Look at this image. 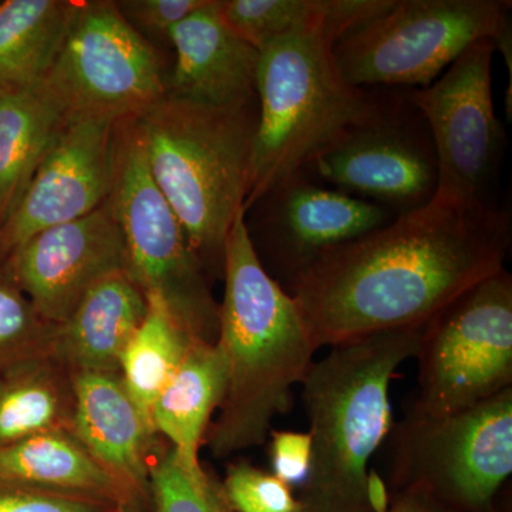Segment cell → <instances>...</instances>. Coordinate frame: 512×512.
Returning a JSON list of instances; mask_svg holds the SVG:
<instances>
[{
	"instance_id": "obj_1",
	"label": "cell",
	"mask_w": 512,
	"mask_h": 512,
	"mask_svg": "<svg viewBox=\"0 0 512 512\" xmlns=\"http://www.w3.org/2000/svg\"><path fill=\"white\" fill-rule=\"evenodd\" d=\"M510 212L431 201L329 249L291 293L316 349L417 328L505 268Z\"/></svg>"
},
{
	"instance_id": "obj_2",
	"label": "cell",
	"mask_w": 512,
	"mask_h": 512,
	"mask_svg": "<svg viewBox=\"0 0 512 512\" xmlns=\"http://www.w3.org/2000/svg\"><path fill=\"white\" fill-rule=\"evenodd\" d=\"M220 346L227 390L204 443L217 458L261 446L278 414L293 406L316 349L291 293L265 271L249 237L245 211L225 244Z\"/></svg>"
},
{
	"instance_id": "obj_3",
	"label": "cell",
	"mask_w": 512,
	"mask_h": 512,
	"mask_svg": "<svg viewBox=\"0 0 512 512\" xmlns=\"http://www.w3.org/2000/svg\"><path fill=\"white\" fill-rule=\"evenodd\" d=\"M421 330L375 333L332 346L302 380L312 454L301 512H372L370 460L393 429L390 383L416 356Z\"/></svg>"
},
{
	"instance_id": "obj_4",
	"label": "cell",
	"mask_w": 512,
	"mask_h": 512,
	"mask_svg": "<svg viewBox=\"0 0 512 512\" xmlns=\"http://www.w3.org/2000/svg\"><path fill=\"white\" fill-rule=\"evenodd\" d=\"M258 99L215 107L165 96L137 117L148 170L208 275L224 274L225 244L245 211Z\"/></svg>"
},
{
	"instance_id": "obj_5",
	"label": "cell",
	"mask_w": 512,
	"mask_h": 512,
	"mask_svg": "<svg viewBox=\"0 0 512 512\" xmlns=\"http://www.w3.org/2000/svg\"><path fill=\"white\" fill-rule=\"evenodd\" d=\"M333 46L335 40L322 29H309L261 50L258 126L245 211L276 184L305 171L382 106L389 89H363L346 82Z\"/></svg>"
},
{
	"instance_id": "obj_6",
	"label": "cell",
	"mask_w": 512,
	"mask_h": 512,
	"mask_svg": "<svg viewBox=\"0 0 512 512\" xmlns=\"http://www.w3.org/2000/svg\"><path fill=\"white\" fill-rule=\"evenodd\" d=\"M106 202L123 232L128 272L147 301L160 303L194 338L217 342L220 303L210 275L151 177L136 119L114 126Z\"/></svg>"
},
{
	"instance_id": "obj_7",
	"label": "cell",
	"mask_w": 512,
	"mask_h": 512,
	"mask_svg": "<svg viewBox=\"0 0 512 512\" xmlns=\"http://www.w3.org/2000/svg\"><path fill=\"white\" fill-rule=\"evenodd\" d=\"M505 0H393L333 46L343 79L363 89H426L481 39L511 35Z\"/></svg>"
},
{
	"instance_id": "obj_8",
	"label": "cell",
	"mask_w": 512,
	"mask_h": 512,
	"mask_svg": "<svg viewBox=\"0 0 512 512\" xmlns=\"http://www.w3.org/2000/svg\"><path fill=\"white\" fill-rule=\"evenodd\" d=\"M412 416L463 412L512 387V276L507 268L458 295L421 330Z\"/></svg>"
},
{
	"instance_id": "obj_9",
	"label": "cell",
	"mask_w": 512,
	"mask_h": 512,
	"mask_svg": "<svg viewBox=\"0 0 512 512\" xmlns=\"http://www.w3.org/2000/svg\"><path fill=\"white\" fill-rule=\"evenodd\" d=\"M160 57L116 2H77L42 86L67 120L137 119L165 96Z\"/></svg>"
},
{
	"instance_id": "obj_10",
	"label": "cell",
	"mask_w": 512,
	"mask_h": 512,
	"mask_svg": "<svg viewBox=\"0 0 512 512\" xmlns=\"http://www.w3.org/2000/svg\"><path fill=\"white\" fill-rule=\"evenodd\" d=\"M392 430L397 490L421 487L458 512H485L511 477L512 387L450 416L409 414Z\"/></svg>"
},
{
	"instance_id": "obj_11",
	"label": "cell",
	"mask_w": 512,
	"mask_h": 512,
	"mask_svg": "<svg viewBox=\"0 0 512 512\" xmlns=\"http://www.w3.org/2000/svg\"><path fill=\"white\" fill-rule=\"evenodd\" d=\"M495 43L481 39L426 89L407 97L429 126L437 160L433 201L456 207L497 210L495 190L507 148V134L495 114Z\"/></svg>"
},
{
	"instance_id": "obj_12",
	"label": "cell",
	"mask_w": 512,
	"mask_h": 512,
	"mask_svg": "<svg viewBox=\"0 0 512 512\" xmlns=\"http://www.w3.org/2000/svg\"><path fill=\"white\" fill-rule=\"evenodd\" d=\"M305 171L396 217L429 205L439 178L429 126L407 89L387 90L370 119L346 131Z\"/></svg>"
},
{
	"instance_id": "obj_13",
	"label": "cell",
	"mask_w": 512,
	"mask_h": 512,
	"mask_svg": "<svg viewBox=\"0 0 512 512\" xmlns=\"http://www.w3.org/2000/svg\"><path fill=\"white\" fill-rule=\"evenodd\" d=\"M251 210L258 211V229L249 235L258 234L274 266L271 276L286 292L329 249L396 218L380 205L316 183L306 171L276 184Z\"/></svg>"
},
{
	"instance_id": "obj_14",
	"label": "cell",
	"mask_w": 512,
	"mask_h": 512,
	"mask_svg": "<svg viewBox=\"0 0 512 512\" xmlns=\"http://www.w3.org/2000/svg\"><path fill=\"white\" fill-rule=\"evenodd\" d=\"M3 262L39 315L55 326L100 281L128 271L123 232L106 201L79 220L39 232Z\"/></svg>"
},
{
	"instance_id": "obj_15",
	"label": "cell",
	"mask_w": 512,
	"mask_h": 512,
	"mask_svg": "<svg viewBox=\"0 0 512 512\" xmlns=\"http://www.w3.org/2000/svg\"><path fill=\"white\" fill-rule=\"evenodd\" d=\"M116 124L104 119L69 121L18 207L0 227V262L39 232L79 220L106 201Z\"/></svg>"
},
{
	"instance_id": "obj_16",
	"label": "cell",
	"mask_w": 512,
	"mask_h": 512,
	"mask_svg": "<svg viewBox=\"0 0 512 512\" xmlns=\"http://www.w3.org/2000/svg\"><path fill=\"white\" fill-rule=\"evenodd\" d=\"M168 42L175 62L165 83L167 96L215 107L258 99L261 52L229 28L218 0H205L171 30Z\"/></svg>"
},
{
	"instance_id": "obj_17",
	"label": "cell",
	"mask_w": 512,
	"mask_h": 512,
	"mask_svg": "<svg viewBox=\"0 0 512 512\" xmlns=\"http://www.w3.org/2000/svg\"><path fill=\"white\" fill-rule=\"evenodd\" d=\"M69 430L128 487L148 495L157 434L127 392L119 372L73 373Z\"/></svg>"
},
{
	"instance_id": "obj_18",
	"label": "cell",
	"mask_w": 512,
	"mask_h": 512,
	"mask_svg": "<svg viewBox=\"0 0 512 512\" xmlns=\"http://www.w3.org/2000/svg\"><path fill=\"white\" fill-rule=\"evenodd\" d=\"M148 311L130 272L107 276L57 326L52 356L70 373L119 372L121 356Z\"/></svg>"
},
{
	"instance_id": "obj_19",
	"label": "cell",
	"mask_w": 512,
	"mask_h": 512,
	"mask_svg": "<svg viewBox=\"0 0 512 512\" xmlns=\"http://www.w3.org/2000/svg\"><path fill=\"white\" fill-rule=\"evenodd\" d=\"M225 390L227 366L220 346L197 339L151 410L154 433L168 441L192 474L205 473L198 454Z\"/></svg>"
},
{
	"instance_id": "obj_20",
	"label": "cell",
	"mask_w": 512,
	"mask_h": 512,
	"mask_svg": "<svg viewBox=\"0 0 512 512\" xmlns=\"http://www.w3.org/2000/svg\"><path fill=\"white\" fill-rule=\"evenodd\" d=\"M0 477L114 505L141 494L101 466L67 429L43 431L0 448Z\"/></svg>"
},
{
	"instance_id": "obj_21",
	"label": "cell",
	"mask_w": 512,
	"mask_h": 512,
	"mask_svg": "<svg viewBox=\"0 0 512 512\" xmlns=\"http://www.w3.org/2000/svg\"><path fill=\"white\" fill-rule=\"evenodd\" d=\"M67 124L42 82L0 89V227Z\"/></svg>"
},
{
	"instance_id": "obj_22",
	"label": "cell",
	"mask_w": 512,
	"mask_h": 512,
	"mask_svg": "<svg viewBox=\"0 0 512 512\" xmlns=\"http://www.w3.org/2000/svg\"><path fill=\"white\" fill-rule=\"evenodd\" d=\"M72 373L53 356L0 373V448L47 430L69 429Z\"/></svg>"
},
{
	"instance_id": "obj_23",
	"label": "cell",
	"mask_w": 512,
	"mask_h": 512,
	"mask_svg": "<svg viewBox=\"0 0 512 512\" xmlns=\"http://www.w3.org/2000/svg\"><path fill=\"white\" fill-rule=\"evenodd\" d=\"M74 0L0 3V87L42 82L72 23Z\"/></svg>"
},
{
	"instance_id": "obj_24",
	"label": "cell",
	"mask_w": 512,
	"mask_h": 512,
	"mask_svg": "<svg viewBox=\"0 0 512 512\" xmlns=\"http://www.w3.org/2000/svg\"><path fill=\"white\" fill-rule=\"evenodd\" d=\"M147 302L146 318L121 356L119 373L131 399L151 426V410L157 397L177 372L197 338L160 303Z\"/></svg>"
},
{
	"instance_id": "obj_25",
	"label": "cell",
	"mask_w": 512,
	"mask_h": 512,
	"mask_svg": "<svg viewBox=\"0 0 512 512\" xmlns=\"http://www.w3.org/2000/svg\"><path fill=\"white\" fill-rule=\"evenodd\" d=\"M222 19L261 52L282 37L309 29L329 33L332 0H218Z\"/></svg>"
},
{
	"instance_id": "obj_26",
	"label": "cell",
	"mask_w": 512,
	"mask_h": 512,
	"mask_svg": "<svg viewBox=\"0 0 512 512\" xmlns=\"http://www.w3.org/2000/svg\"><path fill=\"white\" fill-rule=\"evenodd\" d=\"M57 326L46 322L0 262V373L36 357L52 356Z\"/></svg>"
},
{
	"instance_id": "obj_27",
	"label": "cell",
	"mask_w": 512,
	"mask_h": 512,
	"mask_svg": "<svg viewBox=\"0 0 512 512\" xmlns=\"http://www.w3.org/2000/svg\"><path fill=\"white\" fill-rule=\"evenodd\" d=\"M148 497L153 512H231L207 473L192 474L170 446L151 460Z\"/></svg>"
},
{
	"instance_id": "obj_28",
	"label": "cell",
	"mask_w": 512,
	"mask_h": 512,
	"mask_svg": "<svg viewBox=\"0 0 512 512\" xmlns=\"http://www.w3.org/2000/svg\"><path fill=\"white\" fill-rule=\"evenodd\" d=\"M220 490L229 511L301 512L291 485L245 461L228 467Z\"/></svg>"
},
{
	"instance_id": "obj_29",
	"label": "cell",
	"mask_w": 512,
	"mask_h": 512,
	"mask_svg": "<svg viewBox=\"0 0 512 512\" xmlns=\"http://www.w3.org/2000/svg\"><path fill=\"white\" fill-rule=\"evenodd\" d=\"M119 505L50 493L0 477V512H114Z\"/></svg>"
},
{
	"instance_id": "obj_30",
	"label": "cell",
	"mask_w": 512,
	"mask_h": 512,
	"mask_svg": "<svg viewBox=\"0 0 512 512\" xmlns=\"http://www.w3.org/2000/svg\"><path fill=\"white\" fill-rule=\"evenodd\" d=\"M204 3L205 0H121L116 5L133 28L165 37L168 42L171 30Z\"/></svg>"
},
{
	"instance_id": "obj_31",
	"label": "cell",
	"mask_w": 512,
	"mask_h": 512,
	"mask_svg": "<svg viewBox=\"0 0 512 512\" xmlns=\"http://www.w3.org/2000/svg\"><path fill=\"white\" fill-rule=\"evenodd\" d=\"M269 460L272 474L288 485H302L311 466L312 443L309 433L272 430Z\"/></svg>"
},
{
	"instance_id": "obj_32",
	"label": "cell",
	"mask_w": 512,
	"mask_h": 512,
	"mask_svg": "<svg viewBox=\"0 0 512 512\" xmlns=\"http://www.w3.org/2000/svg\"><path fill=\"white\" fill-rule=\"evenodd\" d=\"M386 512H458L421 487L397 490Z\"/></svg>"
},
{
	"instance_id": "obj_33",
	"label": "cell",
	"mask_w": 512,
	"mask_h": 512,
	"mask_svg": "<svg viewBox=\"0 0 512 512\" xmlns=\"http://www.w3.org/2000/svg\"><path fill=\"white\" fill-rule=\"evenodd\" d=\"M367 504L372 512H386L390 498L386 484L375 470H370L366 487Z\"/></svg>"
},
{
	"instance_id": "obj_34",
	"label": "cell",
	"mask_w": 512,
	"mask_h": 512,
	"mask_svg": "<svg viewBox=\"0 0 512 512\" xmlns=\"http://www.w3.org/2000/svg\"><path fill=\"white\" fill-rule=\"evenodd\" d=\"M114 512H153V508L148 495L137 494L126 503L120 504Z\"/></svg>"
},
{
	"instance_id": "obj_35",
	"label": "cell",
	"mask_w": 512,
	"mask_h": 512,
	"mask_svg": "<svg viewBox=\"0 0 512 512\" xmlns=\"http://www.w3.org/2000/svg\"><path fill=\"white\" fill-rule=\"evenodd\" d=\"M0 89H3V87H0Z\"/></svg>"
}]
</instances>
